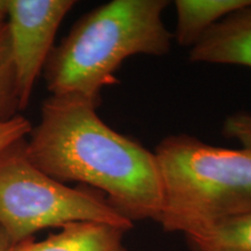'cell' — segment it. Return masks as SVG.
<instances>
[{
    "label": "cell",
    "mask_w": 251,
    "mask_h": 251,
    "mask_svg": "<svg viewBox=\"0 0 251 251\" xmlns=\"http://www.w3.org/2000/svg\"><path fill=\"white\" fill-rule=\"evenodd\" d=\"M97 107L77 97L47 99L40 124L25 142L28 158L56 180L94 187L133 224L157 222L162 186L155 153L112 129Z\"/></svg>",
    "instance_id": "6da1fadb"
},
{
    "label": "cell",
    "mask_w": 251,
    "mask_h": 251,
    "mask_svg": "<svg viewBox=\"0 0 251 251\" xmlns=\"http://www.w3.org/2000/svg\"><path fill=\"white\" fill-rule=\"evenodd\" d=\"M168 5V0H112L84 15L47 62L51 96L99 103L100 92L117 83L126 59L168 54L174 41L163 21Z\"/></svg>",
    "instance_id": "7a4b0ae2"
},
{
    "label": "cell",
    "mask_w": 251,
    "mask_h": 251,
    "mask_svg": "<svg viewBox=\"0 0 251 251\" xmlns=\"http://www.w3.org/2000/svg\"><path fill=\"white\" fill-rule=\"evenodd\" d=\"M165 231L194 233L219 220L251 212V151L170 135L157 146Z\"/></svg>",
    "instance_id": "3957f363"
},
{
    "label": "cell",
    "mask_w": 251,
    "mask_h": 251,
    "mask_svg": "<svg viewBox=\"0 0 251 251\" xmlns=\"http://www.w3.org/2000/svg\"><path fill=\"white\" fill-rule=\"evenodd\" d=\"M25 142L0 155V228L12 246L47 228L100 222L130 230L134 224L99 192L74 188L40 170L28 158Z\"/></svg>",
    "instance_id": "277c9868"
},
{
    "label": "cell",
    "mask_w": 251,
    "mask_h": 251,
    "mask_svg": "<svg viewBox=\"0 0 251 251\" xmlns=\"http://www.w3.org/2000/svg\"><path fill=\"white\" fill-rule=\"evenodd\" d=\"M74 0H8L6 21L19 109L26 108Z\"/></svg>",
    "instance_id": "5b68a950"
},
{
    "label": "cell",
    "mask_w": 251,
    "mask_h": 251,
    "mask_svg": "<svg viewBox=\"0 0 251 251\" xmlns=\"http://www.w3.org/2000/svg\"><path fill=\"white\" fill-rule=\"evenodd\" d=\"M190 61L251 69V4L214 25L191 48Z\"/></svg>",
    "instance_id": "8992f818"
},
{
    "label": "cell",
    "mask_w": 251,
    "mask_h": 251,
    "mask_svg": "<svg viewBox=\"0 0 251 251\" xmlns=\"http://www.w3.org/2000/svg\"><path fill=\"white\" fill-rule=\"evenodd\" d=\"M127 229L100 222H76L42 241L30 240L8 251H128L124 243Z\"/></svg>",
    "instance_id": "52a82bcc"
},
{
    "label": "cell",
    "mask_w": 251,
    "mask_h": 251,
    "mask_svg": "<svg viewBox=\"0 0 251 251\" xmlns=\"http://www.w3.org/2000/svg\"><path fill=\"white\" fill-rule=\"evenodd\" d=\"M251 4V0H176L177 24L174 39L192 47L220 20Z\"/></svg>",
    "instance_id": "ba28073f"
},
{
    "label": "cell",
    "mask_w": 251,
    "mask_h": 251,
    "mask_svg": "<svg viewBox=\"0 0 251 251\" xmlns=\"http://www.w3.org/2000/svg\"><path fill=\"white\" fill-rule=\"evenodd\" d=\"M185 238L191 251H251V212L219 220Z\"/></svg>",
    "instance_id": "9c48e42d"
},
{
    "label": "cell",
    "mask_w": 251,
    "mask_h": 251,
    "mask_svg": "<svg viewBox=\"0 0 251 251\" xmlns=\"http://www.w3.org/2000/svg\"><path fill=\"white\" fill-rule=\"evenodd\" d=\"M19 109L13 64L6 26L0 29V120L15 115Z\"/></svg>",
    "instance_id": "30bf717a"
},
{
    "label": "cell",
    "mask_w": 251,
    "mask_h": 251,
    "mask_svg": "<svg viewBox=\"0 0 251 251\" xmlns=\"http://www.w3.org/2000/svg\"><path fill=\"white\" fill-rule=\"evenodd\" d=\"M33 130L31 124L21 115L0 120V155L13 144L26 139Z\"/></svg>",
    "instance_id": "8fae6325"
},
{
    "label": "cell",
    "mask_w": 251,
    "mask_h": 251,
    "mask_svg": "<svg viewBox=\"0 0 251 251\" xmlns=\"http://www.w3.org/2000/svg\"><path fill=\"white\" fill-rule=\"evenodd\" d=\"M222 133L227 139L237 141L242 144V149L251 151V114L236 113L225 120Z\"/></svg>",
    "instance_id": "7c38bea8"
},
{
    "label": "cell",
    "mask_w": 251,
    "mask_h": 251,
    "mask_svg": "<svg viewBox=\"0 0 251 251\" xmlns=\"http://www.w3.org/2000/svg\"><path fill=\"white\" fill-rule=\"evenodd\" d=\"M8 15V0H0V29L6 26Z\"/></svg>",
    "instance_id": "4fadbf2b"
},
{
    "label": "cell",
    "mask_w": 251,
    "mask_h": 251,
    "mask_svg": "<svg viewBox=\"0 0 251 251\" xmlns=\"http://www.w3.org/2000/svg\"><path fill=\"white\" fill-rule=\"evenodd\" d=\"M11 247H12V243L9 242L8 237L6 236L4 230L0 228V251H8L11 249Z\"/></svg>",
    "instance_id": "5bb4252c"
}]
</instances>
